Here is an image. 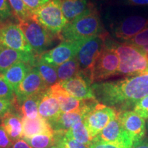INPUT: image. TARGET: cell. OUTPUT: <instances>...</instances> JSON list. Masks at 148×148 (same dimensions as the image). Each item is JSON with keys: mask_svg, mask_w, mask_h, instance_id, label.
Masks as SVG:
<instances>
[{"mask_svg": "<svg viewBox=\"0 0 148 148\" xmlns=\"http://www.w3.org/2000/svg\"><path fill=\"white\" fill-rule=\"evenodd\" d=\"M91 86L98 102L114 108L116 112L131 110L140 99L148 95V73L94 83Z\"/></svg>", "mask_w": 148, "mask_h": 148, "instance_id": "1", "label": "cell"}, {"mask_svg": "<svg viewBox=\"0 0 148 148\" xmlns=\"http://www.w3.org/2000/svg\"><path fill=\"white\" fill-rule=\"evenodd\" d=\"M103 31L99 15L94 8L88 12L68 23L61 31L58 39L62 41H76L103 34Z\"/></svg>", "mask_w": 148, "mask_h": 148, "instance_id": "2", "label": "cell"}, {"mask_svg": "<svg viewBox=\"0 0 148 148\" xmlns=\"http://www.w3.org/2000/svg\"><path fill=\"white\" fill-rule=\"evenodd\" d=\"M113 46L119 59L117 75L132 76L148 73V61L140 48L127 42H114Z\"/></svg>", "mask_w": 148, "mask_h": 148, "instance_id": "3", "label": "cell"}, {"mask_svg": "<svg viewBox=\"0 0 148 148\" xmlns=\"http://www.w3.org/2000/svg\"><path fill=\"white\" fill-rule=\"evenodd\" d=\"M31 12V17L33 19L58 37L68 23L62 13L61 0H50L46 4Z\"/></svg>", "mask_w": 148, "mask_h": 148, "instance_id": "4", "label": "cell"}, {"mask_svg": "<svg viewBox=\"0 0 148 148\" xmlns=\"http://www.w3.org/2000/svg\"><path fill=\"white\" fill-rule=\"evenodd\" d=\"M107 33L84 40L76 55L80 74L91 83V75L94 66L103 51Z\"/></svg>", "mask_w": 148, "mask_h": 148, "instance_id": "5", "label": "cell"}, {"mask_svg": "<svg viewBox=\"0 0 148 148\" xmlns=\"http://www.w3.org/2000/svg\"><path fill=\"white\" fill-rule=\"evenodd\" d=\"M18 26L37 56L47 51L55 41V35L44 28L32 17L18 21Z\"/></svg>", "mask_w": 148, "mask_h": 148, "instance_id": "6", "label": "cell"}, {"mask_svg": "<svg viewBox=\"0 0 148 148\" xmlns=\"http://www.w3.org/2000/svg\"><path fill=\"white\" fill-rule=\"evenodd\" d=\"M114 41L107 36L103 51L96 61L92 71L91 82H99L117 75L119 59L115 49Z\"/></svg>", "mask_w": 148, "mask_h": 148, "instance_id": "7", "label": "cell"}, {"mask_svg": "<svg viewBox=\"0 0 148 148\" xmlns=\"http://www.w3.org/2000/svg\"><path fill=\"white\" fill-rule=\"evenodd\" d=\"M116 111L98 102L85 115L83 122L92 139L95 138L111 121L116 117Z\"/></svg>", "mask_w": 148, "mask_h": 148, "instance_id": "8", "label": "cell"}, {"mask_svg": "<svg viewBox=\"0 0 148 148\" xmlns=\"http://www.w3.org/2000/svg\"><path fill=\"white\" fill-rule=\"evenodd\" d=\"M84 40H64L58 46L39 56L38 59L45 63L57 67L73 57L76 56L77 51Z\"/></svg>", "mask_w": 148, "mask_h": 148, "instance_id": "9", "label": "cell"}, {"mask_svg": "<svg viewBox=\"0 0 148 148\" xmlns=\"http://www.w3.org/2000/svg\"><path fill=\"white\" fill-rule=\"evenodd\" d=\"M0 46L14 50L27 53H34L18 25L5 23L0 29Z\"/></svg>", "mask_w": 148, "mask_h": 148, "instance_id": "10", "label": "cell"}, {"mask_svg": "<svg viewBox=\"0 0 148 148\" xmlns=\"http://www.w3.org/2000/svg\"><path fill=\"white\" fill-rule=\"evenodd\" d=\"M48 88H47L40 77L38 70L33 66L15 91L16 98L14 101V107L16 108L26 98L45 91Z\"/></svg>", "mask_w": 148, "mask_h": 148, "instance_id": "11", "label": "cell"}, {"mask_svg": "<svg viewBox=\"0 0 148 148\" xmlns=\"http://www.w3.org/2000/svg\"><path fill=\"white\" fill-rule=\"evenodd\" d=\"M49 90L58 100L62 113L90 110L98 103L97 99L80 100L73 97L69 95L58 82L49 88Z\"/></svg>", "mask_w": 148, "mask_h": 148, "instance_id": "12", "label": "cell"}, {"mask_svg": "<svg viewBox=\"0 0 148 148\" xmlns=\"http://www.w3.org/2000/svg\"><path fill=\"white\" fill-rule=\"evenodd\" d=\"M92 140L114 144L124 148H131L134 144L132 139L123 128L116 117Z\"/></svg>", "mask_w": 148, "mask_h": 148, "instance_id": "13", "label": "cell"}, {"mask_svg": "<svg viewBox=\"0 0 148 148\" xmlns=\"http://www.w3.org/2000/svg\"><path fill=\"white\" fill-rule=\"evenodd\" d=\"M147 27H148L147 18L140 16H130L116 23L112 32L116 38L126 42Z\"/></svg>", "mask_w": 148, "mask_h": 148, "instance_id": "14", "label": "cell"}, {"mask_svg": "<svg viewBox=\"0 0 148 148\" xmlns=\"http://www.w3.org/2000/svg\"><path fill=\"white\" fill-rule=\"evenodd\" d=\"M116 118L134 143L145 136L146 123L145 119L133 110L118 112Z\"/></svg>", "mask_w": 148, "mask_h": 148, "instance_id": "15", "label": "cell"}, {"mask_svg": "<svg viewBox=\"0 0 148 148\" xmlns=\"http://www.w3.org/2000/svg\"><path fill=\"white\" fill-rule=\"evenodd\" d=\"M58 83L69 95L77 99H96L91 86L92 84L81 74Z\"/></svg>", "mask_w": 148, "mask_h": 148, "instance_id": "16", "label": "cell"}, {"mask_svg": "<svg viewBox=\"0 0 148 148\" xmlns=\"http://www.w3.org/2000/svg\"><path fill=\"white\" fill-rule=\"evenodd\" d=\"M38 58L35 53L23 52L0 46V75L5 73L10 66L19 62L34 66Z\"/></svg>", "mask_w": 148, "mask_h": 148, "instance_id": "17", "label": "cell"}, {"mask_svg": "<svg viewBox=\"0 0 148 148\" xmlns=\"http://www.w3.org/2000/svg\"><path fill=\"white\" fill-rule=\"evenodd\" d=\"M90 110H84L64 113L61 112L54 119L48 121V123L50 125L53 132L64 133L75 123L82 121L86 114Z\"/></svg>", "mask_w": 148, "mask_h": 148, "instance_id": "18", "label": "cell"}, {"mask_svg": "<svg viewBox=\"0 0 148 148\" xmlns=\"http://www.w3.org/2000/svg\"><path fill=\"white\" fill-rule=\"evenodd\" d=\"M62 13L68 23L94 8L88 0H61Z\"/></svg>", "mask_w": 148, "mask_h": 148, "instance_id": "19", "label": "cell"}, {"mask_svg": "<svg viewBox=\"0 0 148 148\" xmlns=\"http://www.w3.org/2000/svg\"><path fill=\"white\" fill-rule=\"evenodd\" d=\"M1 126L12 141L20 139L23 136L22 116L12 110L1 118Z\"/></svg>", "mask_w": 148, "mask_h": 148, "instance_id": "20", "label": "cell"}, {"mask_svg": "<svg viewBox=\"0 0 148 148\" xmlns=\"http://www.w3.org/2000/svg\"><path fill=\"white\" fill-rule=\"evenodd\" d=\"M23 138H30L35 135L53 133L50 125L47 120L38 114L34 119L22 117Z\"/></svg>", "mask_w": 148, "mask_h": 148, "instance_id": "21", "label": "cell"}, {"mask_svg": "<svg viewBox=\"0 0 148 148\" xmlns=\"http://www.w3.org/2000/svg\"><path fill=\"white\" fill-rule=\"evenodd\" d=\"M61 113L60 103L49 88L44 92L38 106V114L47 121L54 119Z\"/></svg>", "mask_w": 148, "mask_h": 148, "instance_id": "22", "label": "cell"}, {"mask_svg": "<svg viewBox=\"0 0 148 148\" xmlns=\"http://www.w3.org/2000/svg\"><path fill=\"white\" fill-rule=\"evenodd\" d=\"M32 67L33 65L30 64L19 62L10 66L1 75L15 92Z\"/></svg>", "mask_w": 148, "mask_h": 148, "instance_id": "23", "label": "cell"}, {"mask_svg": "<svg viewBox=\"0 0 148 148\" xmlns=\"http://www.w3.org/2000/svg\"><path fill=\"white\" fill-rule=\"evenodd\" d=\"M45 91L26 98L21 104L16 107V109L18 110L22 117L34 119L38 116V106Z\"/></svg>", "mask_w": 148, "mask_h": 148, "instance_id": "24", "label": "cell"}, {"mask_svg": "<svg viewBox=\"0 0 148 148\" xmlns=\"http://www.w3.org/2000/svg\"><path fill=\"white\" fill-rule=\"evenodd\" d=\"M34 66L38 70L40 77H42L47 88H50L53 85L58 82L57 67L42 62L38 58Z\"/></svg>", "mask_w": 148, "mask_h": 148, "instance_id": "25", "label": "cell"}, {"mask_svg": "<svg viewBox=\"0 0 148 148\" xmlns=\"http://www.w3.org/2000/svg\"><path fill=\"white\" fill-rule=\"evenodd\" d=\"M57 73L58 82H64L80 74L78 60L76 56L57 66Z\"/></svg>", "mask_w": 148, "mask_h": 148, "instance_id": "26", "label": "cell"}, {"mask_svg": "<svg viewBox=\"0 0 148 148\" xmlns=\"http://www.w3.org/2000/svg\"><path fill=\"white\" fill-rule=\"evenodd\" d=\"M64 134L66 137L72 138L79 143L88 146L92 140L83 121L75 123L64 132Z\"/></svg>", "mask_w": 148, "mask_h": 148, "instance_id": "27", "label": "cell"}, {"mask_svg": "<svg viewBox=\"0 0 148 148\" xmlns=\"http://www.w3.org/2000/svg\"><path fill=\"white\" fill-rule=\"evenodd\" d=\"M23 139L32 148H48L56 144L53 133L35 135L30 138H23Z\"/></svg>", "mask_w": 148, "mask_h": 148, "instance_id": "28", "label": "cell"}, {"mask_svg": "<svg viewBox=\"0 0 148 148\" xmlns=\"http://www.w3.org/2000/svg\"><path fill=\"white\" fill-rule=\"evenodd\" d=\"M13 13L18 21L25 20L31 17V10L27 8L22 0H8Z\"/></svg>", "mask_w": 148, "mask_h": 148, "instance_id": "29", "label": "cell"}, {"mask_svg": "<svg viewBox=\"0 0 148 148\" xmlns=\"http://www.w3.org/2000/svg\"><path fill=\"white\" fill-rule=\"evenodd\" d=\"M53 134L56 140L55 145H60L63 148H89L88 145L66 137L62 132H53Z\"/></svg>", "mask_w": 148, "mask_h": 148, "instance_id": "30", "label": "cell"}, {"mask_svg": "<svg viewBox=\"0 0 148 148\" xmlns=\"http://www.w3.org/2000/svg\"><path fill=\"white\" fill-rule=\"evenodd\" d=\"M15 97L14 90L5 80L2 75H0V99L14 100Z\"/></svg>", "mask_w": 148, "mask_h": 148, "instance_id": "31", "label": "cell"}, {"mask_svg": "<svg viewBox=\"0 0 148 148\" xmlns=\"http://www.w3.org/2000/svg\"><path fill=\"white\" fill-rule=\"evenodd\" d=\"M124 42L132 44L138 48H142L148 45V27L138 33L132 39Z\"/></svg>", "mask_w": 148, "mask_h": 148, "instance_id": "32", "label": "cell"}, {"mask_svg": "<svg viewBox=\"0 0 148 148\" xmlns=\"http://www.w3.org/2000/svg\"><path fill=\"white\" fill-rule=\"evenodd\" d=\"M133 111L144 119H148V95L135 104Z\"/></svg>", "mask_w": 148, "mask_h": 148, "instance_id": "33", "label": "cell"}, {"mask_svg": "<svg viewBox=\"0 0 148 148\" xmlns=\"http://www.w3.org/2000/svg\"><path fill=\"white\" fill-rule=\"evenodd\" d=\"M12 16V11L8 0H0V23H6Z\"/></svg>", "mask_w": 148, "mask_h": 148, "instance_id": "34", "label": "cell"}, {"mask_svg": "<svg viewBox=\"0 0 148 148\" xmlns=\"http://www.w3.org/2000/svg\"><path fill=\"white\" fill-rule=\"evenodd\" d=\"M14 107V100L0 99V118L12 110Z\"/></svg>", "mask_w": 148, "mask_h": 148, "instance_id": "35", "label": "cell"}, {"mask_svg": "<svg viewBox=\"0 0 148 148\" xmlns=\"http://www.w3.org/2000/svg\"><path fill=\"white\" fill-rule=\"evenodd\" d=\"M13 141L5 132L3 127L0 125V148H10Z\"/></svg>", "mask_w": 148, "mask_h": 148, "instance_id": "36", "label": "cell"}, {"mask_svg": "<svg viewBox=\"0 0 148 148\" xmlns=\"http://www.w3.org/2000/svg\"><path fill=\"white\" fill-rule=\"evenodd\" d=\"M31 11L35 10L49 2L50 0H22Z\"/></svg>", "mask_w": 148, "mask_h": 148, "instance_id": "37", "label": "cell"}, {"mask_svg": "<svg viewBox=\"0 0 148 148\" xmlns=\"http://www.w3.org/2000/svg\"><path fill=\"white\" fill-rule=\"evenodd\" d=\"M89 148H124L120 146L114 145V144L104 143V142L98 141V140H92L90 145H88Z\"/></svg>", "mask_w": 148, "mask_h": 148, "instance_id": "38", "label": "cell"}, {"mask_svg": "<svg viewBox=\"0 0 148 148\" xmlns=\"http://www.w3.org/2000/svg\"><path fill=\"white\" fill-rule=\"evenodd\" d=\"M10 148H32L28 143L25 141L23 138L16 140L13 142V144Z\"/></svg>", "mask_w": 148, "mask_h": 148, "instance_id": "39", "label": "cell"}, {"mask_svg": "<svg viewBox=\"0 0 148 148\" xmlns=\"http://www.w3.org/2000/svg\"><path fill=\"white\" fill-rule=\"evenodd\" d=\"M131 148H148V138L145 136L138 141L135 142Z\"/></svg>", "mask_w": 148, "mask_h": 148, "instance_id": "40", "label": "cell"}, {"mask_svg": "<svg viewBox=\"0 0 148 148\" xmlns=\"http://www.w3.org/2000/svg\"><path fill=\"white\" fill-rule=\"evenodd\" d=\"M130 3L136 5H147L148 0H127Z\"/></svg>", "mask_w": 148, "mask_h": 148, "instance_id": "41", "label": "cell"}, {"mask_svg": "<svg viewBox=\"0 0 148 148\" xmlns=\"http://www.w3.org/2000/svg\"><path fill=\"white\" fill-rule=\"evenodd\" d=\"M4 24H5V23H0V29H1V27H3V25H4Z\"/></svg>", "mask_w": 148, "mask_h": 148, "instance_id": "42", "label": "cell"}, {"mask_svg": "<svg viewBox=\"0 0 148 148\" xmlns=\"http://www.w3.org/2000/svg\"><path fill=\"white\" fill-rule=\"evenodd\" d=\"M56 148H63L62 147H61L60 145H56Z\"/></svg>", "mask_w": 148, "mask_h": 148, "instance_id": "43", "label": "cell"}, {"mask_svg": "<svg viewBox=\"0 0 148 148\" xmlns=\"http://www.w3.org/2000/svg\"><path fill=\"white\" fill-rule=\"evenodd\" d=\"M48 148H56V145L53 146H51V147H48Z\"/></svg>", "mask_w": 148, "mask_h": 148, "instance_id": "44", "label": "cell"}, {"mask_svg": "<svg viewBox=\"0 0 148 148\" xmlns=\"http://www.w3.org/2000/svg\"><path fill=\"white\" fill-rule=\"evenodd\" d=\"M147 128H148V119H147Z\"/></svg>", "mask_w": 148, "mask_h": 148, "instance_id": "45", "label": "cell"}]
</instances>
